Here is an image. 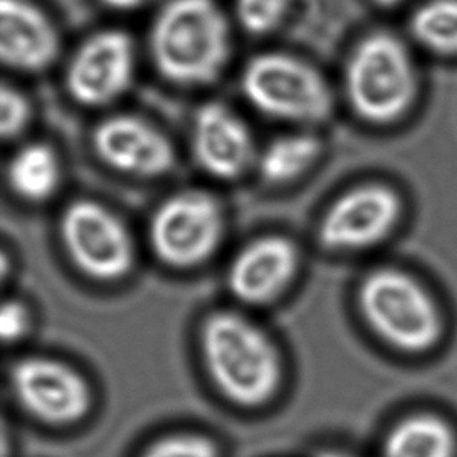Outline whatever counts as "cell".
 <instances>
[{"instance_id": "obj_1", "label": "cell", "mask_w": 457, "mask_h": 457, "mask_svg": "<svg viewBox=\"0 0 457 457\" xmlns=\"http://www.w3.org/2000/svg\"><path fill=\"white\" fill-rule=\"evenodd\" d=\"M198 344L204 370L227 402L258 409L278 395L285 362L258 321L233 309L214 311L202 321Z\"/></svg>"}, {"instance_id": "obj_2", "label": "cell", "mask_w": 457, "mask_h": 457, "mask_svg": "<svg viewBox=\"0 0 457 457\" xmlns=\"http://www.w3.org/2000/svg\"><path fill=\"white\" fill-rule=\"evenodd\" d=\"M231 52V24L216 0H167L150 25L152 62L175 87L216 83L228 68Z\"/></svg>"}, {"instance_id": "obj_3", "label": "cell", "mask_w": 457, "mask_h": 457, "mask_svg": "<svg viewBox=\"0 0 457 457\" xmlns=\"http://www.w3.org/2000/svg\"><path fill=\"white\" fill-rule=\"evenodd\" d=\"M241 87L254 110L302 129L325 122L333 112V94L325 77L285 52H264L248 60Z\"/></svg>"}, {"instance_id": "obj_4", "label": "cell", "mask_w": 457, "mask_h": 457, "mask_svg": "<svg viewBox=\"0 0 457 457\" xmlns=\"http://www.w3.org/2000/svg\"><path fill=\"white\" fill-rule=\"evenodd\" d=\"M359 308L371 329L396 350L423 353L439 342V309L408 273L395 269L371 272L359 289Z\"/></svg>"}, {"instance_id": "obj_5", "label": "cell", "mask_w": 457, "mask_h": 457, "mask_svg": "<svg viewBox=\"0 0 457 457\" xmlns=\"http://www.w3.org/2000/svg\"><path fill=\"white\" fill-rule=\"evenodd\" d=\"M415 69L406 46L375 33L353 50L345 69V93L353 110L371 124L402 118L415 96Z\"/></svg>"}, {"instance_id": "obj_6", "label": "cell", "mask_w": 457, "mask_h": 457, "mask_svg": "<svg viewBox=\"0 0 457 457\" xmlns=\"http://www.w3.org/2000/svg\"><path fill=\"white\" fill-rule=\"evenodd\" d=\"M227 233L220 200L202 189H185L164 198L149 222V244L156 260L177 270L204 266L217 253Z\"/></svg>"}, {"instance_id": "obj_7", "label": "cell", "mask_w": 457, "mask_h": 457, "mask_svg": "<svg viewBox=\"0 0 457 457\" xmlns=\"http://www.w3.org/2000/svg\"><path fill=\"white\" fill-rule=\"evenodd\" d=\"M58 233L69 260L87 278L112 283L135 269L137 244L129 225L97 200H72L62 210Z\"/></svg>"}, {"instance_id": "obj_8", "label": "cell", "mask_w": 457, "mask_h": 457, "mask_svg": "<svg viewBox=\"0 0 457 457\" xmlns=\"http://www.w3.org/2000/svg\"><path fill=\"white\" fill-rule=\"evenodd\" d=\"M8 384L19 408L49 427H74L93 409V387L87 377L62 359L44 354L18 359Z\"/></svg>"}, {"instance_id": "obj_9", "label": "cell", "mask_w": 457, "mask_h": 457, "mask_svg": "<svg viewBox=\"0 0 457 457\" xmlns=\"http://www.w3.org/2000/svg\"><path fill=\"white\" fill-rule=\"evenodd\" d=\"M137 66V46L127 31H97L71 56L64 74L66 91L79 105H110L130 89Z\"/></svg>"}, {"instance_id": "obj_10", "label": "cell", "mask_w": 457, "mask_h": 457, "mask_svg": "<svg viewBox=\"0 0 457 457\" xmlns=\"http://www.w3.org/2000/svg\"><path fill=\"white\" fill-rule=\"evenodd\" d=\"M402 217V200L383 185H365L340 195L321 219L319 242L336 253L358 252L384 241Z\"/></svg>"}, {"instance_id": "obj_11", "label": "cell", "mask_w": 457, "mask_h": 457, "mask_svg": "<svg viewBox=\"0 0 457 457\" xmlns=\"http://www.w3.org/2000/svg\"><path fill=\"white\" fill-rule=\"evenodd\" d=\"M91 145L106 167L135 179H160L177 162L170 137L147 119L118 112L94 127Z\"/></svg>"}, {"instance_id": "obj_12", "label": "cell", "mask_w": 457, "mask_h": 457, "mask_svg": "<svg viewBox=\"0 0 457 457\" xmlns=\"http://www.w3.org/2000/svg\"><path fill=\"white\" fill-rule=\"evenodd\" d=\"M302 264L298 245L283 235H264L247 242L229 261L227 287L247 306H266L283 297Z\"/></svg>"}, {"instance_id": "obj_13", "label": "cell", "mask_w": 457, "mask_h": 457, "mask_svg": "<svg viewBox=\"0 0 457 457\" xmlns=\"http://www.w3.org/2000/svg\"><path fill=\"white\" fill-rule=\"evenodd\" d=\"M194 160L217 179H237L254 169L258 145L247 122L219 100L200 106L191 127Z\"/></svg>"}, {"instance_id": "obj_14", "label": "cell", "mask_w": 457, "mask_h": 457, "mask_svg": "<svg viewBox=\"0 0 457 457\" xmlns=\"http://www.w3.org/2000/svg\"><path fill=\"white\" fill-rule=\"evenodd\" d=\"M62 49L60 33L46 12L30 0H0V58L22 74L52 68Z\"/></svg>"}, {"instance_id": "obj_15", "label": "cell", "mask_w": 457, "mask_h": 457, "mask_svg": "<svg viewBox=\"0 0 457 457\" xmlns=\"http://www.w3.org/2000/svg\"><path fill=\"white\" fill-rule=\"evenodd\" d=\"M62 177V161L49 144H24L6 164V183L27 204H44L54 197Z\"/></svg>"}, {"instance_id": "obj_16", "label": "cell", "mask_w": 457, "mask_h": 457, "mask_svg": "<svg viewBox=\"0 0 457 457\" xmlns=\"http://www.w3.org/2000/svg\"><path fill=\"white\" fill-rule=\"evenodd\" d=\"M452 425L436 414H414L398 421L386 436L381 457H456Z\"/></svg>"}, {"instance_id": "obj_17", "label": "cell", "mask_w": 457, "mask_h": 457, "mask_svg": "<svg viewBox=\"0 0 457 457\" xmlns=\"http://www.w3.org/2000/svg\"><path fill=\"white\" fill-rule=\"evenodd\" d=\"M321 154L319 137L306 130L279 135L258 150L254 169L267 185L283 186L303 177Z\"/></svg>"}, {"instance_id": "obj_18", "label": "cell", "mask_w": 457, "mask_h": 457, "mask_svg": "<svg viewBox=\"0 0 457 457\" xmlns=\"http://www.w3.org/2000/svg\"><path fill=\"white\" fill-rule=\"evenodd\" d=\"M411 30L427 49L457 54V0H429L414 12Z\"/></svg>"}, {"instance_id": "obj_19", "label": "cell", "mask_w": 457, "mask_h": 457, "mask_svg": "<svg viewBox=\"0 0 457 457\" xmlns=\"http://www.w3.org/2000/svg\"><path fill=\"white\" fill-rule=\"evenodd\" d=\"M294 0H235V16L242 30L264 37L277 30L291 12Z\"/></svg>"}, {"instance_id": "obj_20", "label": "cell", "mask_w": 457, "mask_h": 457, "mask_svg": "<svg viewBox=\"0 0 457 457\" xmlns=\"http://www.w3.org/2000/svg\"><path fill=\"white\" fill-rule=\"evenodd\" d=\"M139 457H222L219 446L208 436L173 433L152 442Z\"/></svg>"}, {"instance_id": "obj_21", "label": "cell", "mask_w": 457, "mask_h": 457, "mask_svg": "<svg viewBox=\"0 0 457 457\" xmlns=\"http://www.w3.org/2000/svg\"><path fill=\"white\" fill-rule=\"evenodd\" d=\"M33 110L19 87L4 85L0 93V130L5 141L21 137L30 125Z\"/></svg>"}, {"instance_id": "obj_22", "label": "cell", "mask_w": 457, "mask_h": 457, "mask_svg": "<svg viewBox=\"0 0 457 457\" xmlns=\"http://www.w3.org/2000/svg\"><path fill=\"white\" fill-rule=\"evenodd\" d=\"M33 328V315L29 304L21 298H8L0 309V334L5 344H18Z\"/></svg>"}, {"instance_id": "obj_23", "label": "cell", "mask_w": 457, "mask_h": 457, "mask_svg": "<svg viewBox=\"0 0 457 457\" xmlns=\"http://www.w3.org/2000/svg\"><path fill=\"white\" fill-rule=\"evenodd\" d=\"M104 5L114 12H135L137 8H143L150 0H100Z\"/></svg>"}, {"instance_id": "obj_24", "label": "cell", "mask_w": 457, "mask_h": 457, "mask_svg": "<svg viewBox=\"0 0 457 457\" xmlns=\"http://www.w3.org/2000/svg\"><path fill=\"white\" fill-rule=\"evenodd\" d=\"M315 457H356L350 454V453L337 452V450H327V452H321L320 454H317Z\"/></svg>"}, {"instance_id": "obj_25", "label": "cell", "mask_w": 457, "mask_h": 457, "mask_svg": "<svg viewBox=\"0 0 457 457\" xmlns=\"http://www.w3.org/2000/svg\"><path fill=\"white\" fill-rule=\"evenodd\" d=\"M375 2L383 6H394L398 5V4H402L403 0H375Z\"/></svg>"}]
</instances>
